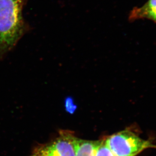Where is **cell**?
I'll return each instance as SVG.
<instances>
[{
    "label": "cell",
    "mask_w": 156,
    "mask_h": 156,
    "mask_svg": "<svg viewBox=\"0 0 156 156\" xmlns=\"http://www.w3.org/2000/svg\"><path fill=\"white\" fill-rule=\"evenodd\" d=\"M23 0H0V57L11 51L24 35Z\"/></svg>",
    "instance_id": "cell-1"
},
{
    "label": "cell",
    "mask_w": 156,
    "mask_h": 156,
    "mask_svg": "<svg viewBox=\"0 0 156 156\" xmlns=\"http://www.w3.org/2000/svg\"><path fill=\"white\" fill-rule=\"evenodd\" d=\"M105 144L115 156H136L147 149L156 148L151 141L144 140L130 130L117 132L107 137Z\"/></svg>",
    "instance_id": "cell-2"
},
{
    "label": "cell",
    "mask_w": 156,
    "mask_h": 156,
    "mask_svg": "<svg viewBox=\"0 0 156 156\" xmlns=\"http://www.w3.org/2000/svg\"><path fill=\"white\" fill-rule=\"evenodd\" d=\"M75 137L69 131H61L54 140L35 147L31 156H75Z\"/></svg>",
    "instance_id": "cell-3"
},
{
    "label": "cell",
    "mask_w": 156,
    "mask_h": 156,
    "mask_svg": "<svg viewBox=\"0 0 156 156\" xmlns=\"http://www.w3.org/2000/svg\"><path fill=\"white\" fill-rule=\"evenodd\" d=\"M131 20L147 18L156 23V0H149L140 8H135L131 12Z\"/></svg>",
    "instance_id": "cell-4"
},
{
    "label": "cell",
    "mask_w": 156,
    "mask_h": 156,
    "mask_svg": "<svg viewBox=\"0 0 156 156\" xmlns=\"http://www.w3.org/2000/svg\"><path fill=\"white\" fill-rule=\"evenodd\" d=\"M100 140H88L76 136L74 139L75 156H95L96 148Z\"/></svg>",
    "instance_id": "cell-5"
},
{
    "label": "cell",
    "mask_w": 156,
    "mask_h": 156,
    "mask_svg": "<svg viewBox=\"0 0 156 156\" xmlns=\"http://www.w3.org/2000/svg\"><path fill=\"white\" fill-rule=\"evenodd\" d=\"M95 156H115L105 144V140H100L96 148Z\"/></svg>",
    "instance_id": "cell-6"
},
{
    "label": "cell",
    "mask_w": 156,
    "mask_h": 156,
    "mask_svg": "<svg viewBox=\"0 0 156 156\" xmlns=\"http://www.w3.org/2000/svg\"><path fill=\"white\" fill-rule=\"evenodd\" d=\"M65 108L66 111L69 113H73L77 108V106L74 104L73 99L69 98H66L65 101Z\"/></svg>",
    "instance_id": "cell-7"
}]
</instances>
